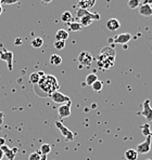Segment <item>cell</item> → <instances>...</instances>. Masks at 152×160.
Returning a JSON list of instances; mask_svg holds the SVG:
<instances>
[{
    "instance_id": "cell-1",
    "label": "cell",
    "mask_w": 152,
    "mask_h": 160,
    "mask_svg": "<svg viewBox=\"0 0 152 160\" xmlns=\"http://www.w3.org/2000/svg\"><path fill=\"white\" fill-rule=\"evenodd\" d=\"M37 86L48 95H51L53 92L59 90L58 79L52 75H44L40 81L37 83Z\"/></svg>"
},
{
    "instance_id": "cell-2",
    "label": "cell",
    "mask_w": 152,
    "mask_h": 160,
    "mask_svg": "<svg viewBox=\"0 0 152 160\" xmlns=\"http://www.w3.org/2000/svg\"><path fill=\"white\" fill-rule=\"evenodd\" d=\"M114 61H115L114 55H109V54L100 52V55L98 56V66L102 69H106L113 66Z\"/></svg>"
},
{
    "instance_id": "cell-3",
    "label": "cell",
    "mask_w": 152,
    "mask_h": 160,
    "mask_svg": "<svg viewBox=\"0 0 152 160\" xmlns=\"http://www.w3.org/2000/svg\"><path fill=\"white\" fill-rule=\"evenodd\" d=\"M77 61L82 66H86V67L90 66L92 63L91 53H89L88 51H83V52H80L79 55H78Z\"/></svg>"
},
{
    "instance_id": "cell-4",
    "label": "cell",
    "mask_w": 152,
    "mask_h": 160,
    "mask_svg": "<svg viewBox=\"0 0 152 160\" xmlns=\"http://www.w3.org/2000/svg\"><path fill=\"white\" fill-rule=\"evenodd\" d=\"M54 124H56L57 128L60 130L61 134L64 136V138H65L66 141H73V140H74V134H73V132L71 130H68V129L64 126L62 122H61V121H56V122H54Z\"/></svg>"
},
{
    "instance_id": "cell-5",
    "label": "cell",
    "mask_w": 152,
    "mask_h": 160,
    "mask_svg": "<svg viewBox=\"0 0 152 160\" xmlns=\"http://www.w3.org/2000/svg\"><path fill=\"white\" fill-rule=\"evenodd\" d=\"M0 60L7 62L9 70L13 69V53L11 51H7L4 49L0 51Z\"/></svg>"
},
{
    "instance_id": "cell-6",
    "label": "cell",
    "mask_w": 152,
    "mask_h": 160,
    "mask_svg": "<svg viewBox=\"0 0 152 160\" xmlns=\"http://www.w3.org/2000/svg\"><path fill=\"white\" fill-rule=\"evenodd\" d=\"M151 136H147L146 141L137 145L136 150L138 154H148L151 150Z\"/></svg>"
},
{
    "instance_id": "cell-7",
    "label": "cell",
    "mask_w": 152,
    "mask_h": 160,
    "mask_svg": "<svg viewBox=\"0 0 152 160\" xmlns=\"http://www.w3.org/2000/svg\"><path fill=\"white\" fill-rule=\"evenodd\" d=\"M51 100L54 103H58V104H66V103L71 102V98L68 95H64L63 93H61L60 91H56L50 95Z\"/></svg>"
},
{
    "instance_id": "cell-8",
    "label": "cell",
    "mask_w": 152,
    "mask_h": 160,
    "mask_svg": "<svg viewBox=\"0 0 152 160\" xmlns=\"http://www.w3.org/2000/svg\"><path fill=\"white\" fill-rule=\"evenodd\" d=\"M97 20H100V15L97 13H91L90 15L88 16H85V18H80V25H82L83 27H87L89 26L90 24H92L94 23V21H97Z\"/></svg>"
},
{
    "instance_id": "cell-9",
    "label": "cell",
    "mask_w": 152,
    "mask_h": 160,
    "mask_svg": "<svg viewBox=\"0 0 152 160\" xmlns=\"http://www.w3.org/2000/svg\"><path fill=\"white\" fill-rule=\"evenodd\" d=\"M141 114L148 122L152 121V107L150 106V101L149 100H146L144 102V108H142Z\"/></svg>"
},
{
    "instance_id": "cell-10",
    "label": "cell",
    "mask_w": 152,
    "mask_h": 160,
    "mask_svg": "<svg viewBox=\"0 0 152 160\" xmlns=\"http://www.w3.org/2000/svg\"><path fill=\"white\" fill-rule=\"evenodd\" d=\"M0 149H1L2 152H3V156H6L9 160H14L16 152H18V148H13V149H11V148H9L7 145H4V144L1 145Z\"/></svg>"
},
{
    "instance_id": "cell-11",
    "label": "cell",
    "mask_w": 152,
    "mask_h": 160,
    "mask_svg": "<svg viewBox=\"0 0 152 160\" xmlns=\"http://www.w3.org/2000/svg\"><path fill=\"white\" fill-rule=\"evenodd\" d=\"M58 114L61 118H68L71 115V102L62 104L61 106L58 107Z\"/></svg>"
},
{
    "instance_id": "cell-12",
    "label": "cell",
    "mask_w": 152,
    "mask_h": 160,
    "mask_svg": "<svg viewBox=\"0 0 152 160\" xmlns=\"http://www.w3.org/2000/svg\"><path fill=\"white\" fill-rule=\"evenodd\" d=\"M132 38H133L132 35L128 34V32H124V34H120V35H117L116 37H114V42H115V43L125 46V44H126Z\"/></svg>"
},
{
    "instance_id": "cell-13",
    "label": "cell",
    "mask_w": 152,
    "mask_h": 160,
    "mask_svg": "<svg viewBox=\"0 0 152 160\" xmlns=\"http://www.w3.org/2000/svg\"><path fill=\"white\" fill-rule=\"evenodd\" d=\"M139 14L142 16H146V18H149V16L152 15V8L150 4L148 3H142L139 6Z\"/></svg>"
},
{
    "instance_id": "cell-14",
    "label": "cell",
    "mask_w": 152,
    "mask_h": 160,
    "mask_svg": "<svg viewBox=\"0 0 152 160\" xmlns=\"http://www.w3.org/2000/svg\"><path fill=\"white\" fill-rule=\"evenodd\" d=\"M121 27V23L117 18H110V20L106 22V28L111 32H115L118 28Z\"/></svg>"
},
{
    "instance_id": "cell-15",
    "label": "cell",
    "mask_w": 152,
    "mask_h": 160,
    "mask_svg": "<svg viewBox=\"0 0 152 160\" xmlns=\"http://www.w3.org/2000/svg\"><path fill=\"white\" fill-rule=\"evenodd\" d=\"M78 7L80 9H85V10H89L96 3V0H77Z\"/></svg>"
},
{
    "instance_id": "cell-16",
    "label": "cell",
    "mask_w": 152,
    "mask_h": 160,
    "mask_svg": "<svg viewBox=\"0 0 152 160\" xmlns=\"http://www.w3.org/2000/svg\"><path fill=\"white\" fill-rule=\"evenodd\" d=\"M44 72H33L32 75L30 76V83H33V84H37L38 82L40 81V79H41V77L44 76Z\"/></svg>"
},
{
    "instance_id": "cell-17",
    "label": "cell",
    "mask_w": 152,
    "mask_h": 160,
    "mask_svg": "<svg viewBox=\"0 0 152 160\" xmlns=\"http://www.w3.org/2000/svg\"><path fill=\"white\" fill-rule=\"evenodd\" d=\"M125 158L126 160H137L138 159V152L136 149H127L125 152Z\"/></svg>"
},
{
    "instance_id": "cell-18",
    "label": "cell",
    "mask_w": 152,
    "mask_h": 160,
    "mask_svg": "<svg viewBox=\"0 0 152 160\" xmlns=\"http://www.w3.org/2000/svg\"><path fill=\"white\" fill-rule=\"evenodd\" d=\"M56 38L57 40H61V41H65L68 38V32L65 29H59L56 32Z\"/></svg>"
},
{
    "instance_id": "cell-19",
    "label": "cell",
    "mask_w": 152,
    "mask_h": 160,
    "mask_svg": "<svg viewBox=\"0 0 152 160\" xmlns=\"http://www.w3.org/2000/svg\"><path fill=\"white\" fill-rule=\"evenodd\" d=\"M62 63V58L58 54H52L50 56V64H52L53 66H59Z\"/></svg>"
},
{
    "instance_id": "cell-20",
    "label": "cell",
    "mask_w": 152,
    "mask_h": 160,
    "mask_svg": "<svg viewBox=\"0 0 152 160\" xmlns=\"http://www.w3.org/2000/svg\"><path fill=\"white\" fill-rule=\"evenodd\" d=\"M97 80H99L98 76H97L96 74H92V72H90V74L87 75V77H86V84H87V86H92V84H94Z\"/></svg>"
},
{
    "instance_id": "cell-21",
    "label": "cell",
    "mask_w": 152,
    "mask_h": 160,
    "mask_svg": "<svg viewBox=\"0 0 152 160\" xmlns=\"http://www.w3.org/2000/svg\"><path fill=\"white\" fill-rule=\"evenodd\" d=\"M30 44H32L33 48L39 49V48H41L42 44H44V40H42V38H40V37H36V38H34L32 40Z\"/></svg>"
},
{
    "instance_id": "cell-22",
    "label": "cell",
    "mask_w": 152,
    "mask_h": 160,
    "mask_svg": "<svg viewBox=\"0 0 152 160\" xmlns=\"http://www.w3.org/2000/svg\"><path fill=\"white\" fill-rule=\"evenodd\" d=\"M68 25V28H70L72 32H80L83 29V26L80 25L79 22H71Z\"/></svg>"
},
{
    "instance_id": "cell-23",
    "label": "cell",
    "mask_w": 152,
    "mask_h": 160,
    "mask_svg": "<svg viewBox=\"0 0 152 160\" xmlns=\"http://www.w3.org/2000/svg\"><path fill=\"white\" fill-rule=\"evenodd\" d=\"M72 14H71V12H68V11H65L62 15H61V21H62L63 23H66V24H70L71 22H72Z\"/></svg>"
},
{
    "instance_id": "cell-24",
    "label": "cell",
    "mask_w": 152,
    "mask_h": 160,
    "mask_svg": "<svg viewBox=\"0 0 152 160\" xmlns=\"http://www.w3.org/2000/svg\"><path fill=\"white\" fill-rule=\"evenodd\" d=\"M39 152H40V155L47 156V155L51 152V146L49 144H42L39 148Z\"/></svg>"
},
{
    "instance_id": "cell-25",
    "label": "cell",
    "mask_w": 152,
    "mask_h": 160,
    "mask_svg": "<svg viewBox=\"0 0 152 160\" xmlns=\"http://www.w3.org/2000/svg\"><path fill=\"white\" fill-rule=\"evenodd\" d=\"M91 14V12H89L88 10H85V9H80L78 8L77 12H76V18H78V20H80L82 18H85V16H88Z\"/></svg>"
},
{
    "instance_id": "cell-26",
    "label": "cell",
    "mask_w": 152,
    "mask_h": 160,
    "mask_svg": "<svg viewBox=\"0 0 152 160\" xmlns=\"http://www.w3.org/2000/svg\"><path fill=\"white\" fill-rule=\"evenodd\" d=\"M141 132L144 134V136H150V133H151V130H150V124L149 123H144V126L141 127Z\"/></svg>"
},
{
    "instance_id": "cell-27",
    "label": "cell",
    "mask_w": 152,
    "mask_h": 160,
    "mask_svg": "<svg viewBox=\"0 0 152 160\" xmlns=\"http://www.w3.org/2000/svg\"><path fill=\"white\" fill-rule=\"evenodd\" d=\"M91 87H92V90H94L95 92H100L102 90V87H103V83H102V81H100V80H97Z\"/></svg>"
},
{
    "instance_id": "cell-28",
    "label": "cell",
    "mask_w": 152,
    "mask_h": 160,
    "mask_svg": "<svg viewBox=\"0 0 152 160\" xmlns=\"http://www.w3.org/2000/svg\"><path fill=\"white\" fill-rule=\"evenodd\" d=\"M53 46H54V48L58 49V50H63V49L65 48V41L56 40V41L53 42Z\"/></svg>"
},
{
    "instance_id": "cell-29",
    "label": "cell",
    "mask_w": 152,
    "mask_h": 160,
    "mask_svg": "<svg viewBox=\"0 0 152 160\" xmlns=\"http://www.w3.org/2000/svg\"><path fill=\"white\" fill-rule=\"evenodd\" d=\"M40 158H41V155H40L39 150H37V152H32V154L30 155V157H28V160H40Z\"/></svg>"
},
{
    "instance_id": "cell-30",
    "label": "cell",
    "mask_w": 152,
    "mask_h": 160,
    "mask_svg": "<svg viewBox=\"0 0 152 160\" xmlns=\"http://www.w3.org/2000/svg\"><path fill=\"white\" fill-rule=\"evenodd\" d=\"M140 6V0H129L128 1V7L130 9H136Z\"/></svg>"
},
{
    "instance_id": "cell-31",
    "label": "cell",
    "mask_w": 152,
    "mask_h": 160,
    "mask_svg": "<svg viewBox=\"0 0 152 160\" xmlns=\"http://www.w3.org/2000/svg\"><path fill=\"white\" fill-rule=\"evenodd\" d=\"M19 1H20V0H1V2H0V3H1V4H7V6H9V4L18 3Z\"/></svg>"
},
{
    "instance_id": "cell-32",
    "label": "cell",
    "mask_w": 152,
    "mask_h": 160,
    "mask_svg": "<svg viewBox=\"0 0 152 160\" xmlns=\"http://www.w3.org/2000/svg\"><path fill=\"white\" fill-rule=\"evenodd\" d=\"M3 118H4V114L2 112H0V126H1L2 122H3Z\"/></svg>"
},
{
    "instance_id": "cell-33",
    "label": "cell",
    "mask_w": 152,
    "mask_h": 160,
    "mask_svg": "<svg viewBox=\"0 0 152 160\" xmlns=\"http://www.w3.org/2000/svg\"><path fill=\"white\" fill-rule=\"evenodd\" d=\"M14 43H15L16 46H19V44L22 43V39H21V38H16V39H15V41H14Z\"/></svg>"
},
{
    "instance_id": "cell-34",
    "label": "cell",
    "mask_w": 152,
    "mask_h": 160,
    "mask_svg": "<svg viewBox=\"0 0 152 160\" xmlns=\"http://www.w3.org/2000/svg\"><path fill=\"white\" fill-rule=\"evenodd\" d=\"M51 1H52V0H41V2L44 4H48V3H50Z\"/></svg>"
},
{
    "instance_id": "cell-35",
    "label": "cell",
    "mask_w": 152,
    "mask_h": 160,
    "mask_svg": "<svg viewBox=\"0 0 152 160\" xmlns=\"http://www.w3.org/2000/svg\"><path fill=\"white\" fill-rule=\"evenodd\" d=\"M2 158H3V152H2V150L0 149V160H1Z\"/></svg>"
},
{
    "instance_id": "cell-36",
    "label": "cell",
    "mask_w": 152,
    "mask_h": 160,
    "mask_svg": "<svg viewBox=\"0 0 152 160\" xmlns=\"http://www.w3.org/2000/svg\"><path fill=\"white\" fill-rule=\"evenodd\" d=\"M144 3H148V4H152V0H146V1L144 2Z\"/></svg>"
},
{
    "instance_id": "cell-37",
    "label": "cell",
    "mask_w": 152,
    "mask_h": 160,
    "mask_svg": "<svg viewBox=\"0 0 152 160\" xmlns=\"http://www.w3.org/2000/svg\"><path fill=\"white\" fill-rule=\"evenodd\" d=\"M40 160H47V156H44V155H41V158Z\"/></svg>"
},
{
    "instance_id": "cell-38",
    "label": "cell",
    "mask_w": 152,
    "mask_h": 160,
    "mask_svg": "<svg viewBox=\"0 0 152 160\" xmlns=\"http://www.w3.org/2000/svg\"><path fill=\"white\" fill-rule=\"evenodd\" d=\"M2 11H3V10H2V7H1V4H0V15H1V14H2Z\"/></svg>"
},
{
    "instance_id": "cell-39",
    "label": "cell",
    "mask_w": 152,
    "mask_h": 160,
    "mask_svg": "<svg viewBox=\"0 0 152 160\" xmlns=\"http://www.w3.org/2000/svg\"><path fill=\"white\" fill-rule=\"evenodd\" d=\"M150 136H151V138H152V131H151V133H150Z\"/></svg>"
},
{
    "instance_id": "cell-40",
    "label": "cell",
    "mask_w": 152,
    "mask_h": 160,
    "mask_svg": "<svg viewBox=\"0 0 152 160\" xmlns=\"http://www.w3.org/2000/svg\"><path fill=\"white\" fill-rule=\"evenodd\" d=\"M0 2H1V0H0ZM0 4H1V3H0Z\"/></svg>"
}]
</instances>
